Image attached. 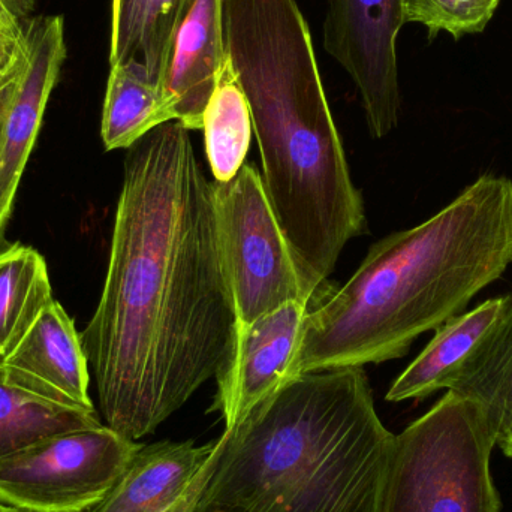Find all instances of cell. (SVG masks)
Wrapping results in <instances>:
<instances>
[{
  "label": "cell",
  "mask_w": 512,
  "mask_h": 512,
  "mask_svg": "<svg viewBox=\"0 0 512 512\" xmlns=\"http://www.w3.org/2000/svg\"><path fill=\"white\" fill-rule=\"evenodd\" d=\"M236 325L212 182L171 120L126 153L104 288L80 334L105 424L155 433L216 378Z\"/></svg>",
  "instance_id": "cell-1"
},
{
  "label": "cell",
  "mask_w": 512,
  "mask_h": 512,
  "mask_svg": "<svg viewBox=\"0 0 512 512\" xmlns=\"http://www.w3.org/2000/svg\"><path fill=\"white\" fill-rule=\"evenodd\" d=\"M512 264V182L483 174L417 227L379 240L307 309L288 379L405 357Z\"/></svg>",
  "instance_id": "cell-2"
},
{
  "label": "cell",
  "mask_w": 512,
  "mask_h": 512,
  "mask_svg": "<svg viewBox=\"0 0 512 512\" xmlns=\"http://www.w3.org/2000/svg\"><path fill=\"white\" fill-rule=\"evenodd\" d=\"M227 53L251 110L262 179L312 297L366 231L361 192L295 0H224Z\"/></svg>",
  "instance_id": "cell-3"
},
{
  "label": "cell",
  "mask_w": 512,
  "mask_h": 512,
  "mask_svg": "<svg viewBox=\"0 0 512 512\" xmlns=\"http://www.w3.org/2000/svg\"><path fill=\"white\" fill-rule=\"evenodd\" d=\"M195 512H381L396 435L364 367L283 382L233 430Z\"/></svg>",
  "instance_id": "cell-4"
},
{
  "label": "cell",
  "mask_w": 512,
  "mask_h": 512,
  "mask_svg": "<svg viewBox=\"0 0 512 512\" xmlns=\"http://www.w3.org/2000/svg\"><path fill=\"white\" fill-rule=\"evenodd\" d=\"M495 447L480 403L447 391L396 435L381 512H502Z\"/></svg>",
  "instance_id": "cell-5"
},
{
  "label": "cell",
  "mask_w": 512,
  "mask_h": 512,
  "mask_svg": "<svg viewBox=\"0 0 512 512\" xmlns=\"http://www.w3.org/2000/svg\"><path fill=\"white\" fill-rule=\"evenodd\" d=\"M216 234L237 324L249 325L288 303H310L262 174L245 164L228 182H212Z\"/></svg>",
  "instance_id": "cell-6"
},
{
  "label": "cell",
  "mask_w": 512,
  "mask_h": 512,
  "mask_svg": "<svg viewBox=\"0 0 512 512\" xmlns=\"http://www.w3.org/2000/svg\"><path fill=\"white\" fill-rule=\"evenodd\" d=\"M143 445L107 424L39 439L0 457V504L23 512H90Z\"/></svg>",
  "instance_id": "cell-7"
},
{
  "label": "cell",
  "mask_w": 512,
  "mask_h": 512,
  "mask_svg": "<svg viewBox=\"0 0 512 512\" xmlns=\"http://www.w3.org/2000/svg\"><path fill=\"white\" fill-rule=\"evenodd\" d=\"M403 24L402 0H328L324 48L357 86L373 138L399 123L396 47Z\"/></svg>",
  "instance_id": "cell-8"
},
{
  "label": "cell",
  "mask_w": 512,
  "mask_h": 512,
  "mask_svg": "<svg viewBox=\"0 0 512 512\" xmlns=\"http://www.w3.org/2000/svg\"><path fill=\"white\" fill-rule=\"evenodd\" d=\"M23 26L26 62L0 84V237L68 56L62 15H33Z\"/></svg>",
  "instance_id": "cell-9"
},
{
  "label": "cell",
  "mask_w": 512,
  "mask_h": 512,
  "mask_svg": "<svg viewBox=\"0 0 512 512\" xmlns=\"http://www.w3.org/2000/svg\"><path fill=\"white\" fill-rule=\"evenodd\" d=\"M309 304H285L249 325H236L230 352L216 375L213 411L225 430L239 426L252 409L288 381L289 367Z\"/></svg>",
  "instance_id": "cell-10"
},
{
  "label": "cell",
  "mask_w": 512,
  "mask_h": 512,
  "mask_svg": "<svg viewBox=\"0 0 512 512\" xmlns=\"http://www.w3.org/2000/svg\"><path fill=\"white\" fill-rule=\"evenodd\" d=\"M6 376L39 396L95 409L89 396L90 369L74 319L51 300L26 336L2 361Z\"/></svg>",
  "instance_id": "cell-11"
},
{
  "label": "cell",
  "mask_w": 512,
  "mask_h": 512,
  "mask_svg": "<svg viewBox=\"0 0 512 512\" xmlns=\"http://www.w3.org/2000/svg\"><path fill=\"white\" fill-rule=\"evenodd\" d=\"M227 57L224 0H189L161 86L171 117L189 131L203 129Z\"/></svg>",
  "instance_id": "cell-12"
},
{
  "label": "cell",
  "mask_w": 512,
  "mask_h": 512,
  "mask_svg": "<svg viewBox=\"0 0 512 512\" xmlns=\"http://www.w3.org/2000/svg\"><path fill=\"white\" fill-rule=\"evenodd\" d=\"M218 441L143 445L110 495L90 512H158L173 504L212 459Z\"/></svg>",
  "instance_id": "cell-13"
},
{
  "label": "cell",
  "mask_w": 512,
  "mask_h": 512,
  "mask_svg": "<svg viewBox=\"0 0 512 512\" xmlns=\"http://www.w3.org/2000/svg\"><path fill=\"white\" fill-rule=\"evenodd\" d=\"M505 303L507 295L490 298L471 312L445 322L435 331L429 345L393 382L385 399L393 403L421 400L438 391L450 390L463 361L501 315Z\"/></svg>",
  "instance_id": "cell-14"
},
{
  "label": "cell",
  "mask_w": 512,
  "mask_h": 512,
  "mask_svg": "<svg viewBox=\"0 0 512 512\" xmlns=\"http://www.w3.org/2000/svg\"><path fill=\"white\" fill-rule=\"evenodd\" d=\"M480 403L504 450L512 442V291L501 315L463 361L450 390Z\"/></svg>",
  "instance_id": "cell-15"
},
{
  "label": "cell",
  "mask_w": 512,
  "mask_h": 512,
  "mask_svg": "<svg viewBox=\"0 0 512 512\" xmlns=\"http://www.w3.org/2000/svg\"><path fill=\"white\" fill-rule=\"evenodd\" d=\"M189 0H111L110 66L135 62L162 86Z\"/></svg>",
  "instance_id": "cell-16"
},
{
  "label": "cell",
  "mask_w": 512,
  "mask_h": 512,
  "mask_svg": "<svg viewBox=\"0 0 512 512\" xmlns=\"http://www.w3.org/2000/svg\"><path fill=\"white\" fill-rule=\"evenodd\" d=\"M171 120L161 87L152 83L143 65L128 62L110 66L101 120L105 149L128 150Z\"/></svg>",
  "instance_id": "cell-17"
},
{
  "label": "cell",
  "mask_w": 512,
  "mask_h": 512,
  "mask_svg": "<svg viewBox=\"0 0 512 512\" xmlns=\"http://www.w3.org/2000/svg\"><path fill=\"white\" fill-rule=\"evenodd\" d=\"M101 424L96 409L65 405L26 390L8 378L0 364V457L57 433Z\"/></svg>",
  "instance_id": "cell-18"
},
{
  "label": "cell",
  "mask_w": 512,
  "mask_h": 512,
  "mask_svg": "<svg viewBox=\"0 0 512 512\" xmlns=\"http://www.w3.org/2000/svg\"><path fill=\"white\" fill-rule=\"evenodd\" d=\"M53 300L47 262L30 246L0 251V364Z\"/></svg>",
  "instance_id": "cell-19"
},
{
  "label": "cell",
  "mask_w": 512,
  "mask_h": 512,
  "mask_svg": "<svg viewBox=\"0 0 512 512\" xmlns=\"http://www.w3.org/2000/svg\"><path fill=\"white\" fill-rule=\"evenodd\" d=\"M206 153L218 182L233 179L246 164L252 138V117L230 57L222 66L215 92L204 111Z\"/></svg>",
  "instance_id": "cell-20"
},
{
  "label": "cell",
  "mask_w": 512,
  "mask_h": 512,
  "mask_svg": "<svg viewBox=\"0 0 512 512\" xmlns=\"http://www.w3.org/2000/svg\"><path fill=\"white\" fill-rule=\"evenodd\" d=\"M501 0H402L403 23L427 27L429 42L441 30L456 41L466 35H478L492 21Z\"/></svg>",
  "instance_id": "cell-21"
},
{
  "label": "cell",
  "mask_w": 512,
  "mask_h": 512,
  "mask_svg": "<svg viewBox=\"0 0 512 512\" xmlns=\"http://www.w3.org/2000/svg\"><path fill=\"white\" fill-rule=\"evenodd\" d=\"M27 59V41L23 21L14 15L0 27V84L24 65Z\"/></svg>",
  "instance_id": "cell-22"
},
{
  "label": "cell",
  "mask_w": 512,
  "mask_h": 512,
  "mask_svg": "<svg viewBox=\"0 0 512 512\" xmlns=\"http://www.w3.org/2000/svg\"><path fill=\"white\" fill-rule=\"evenodd\" d=\"M225 442H227V438H225L224 433H222L221 438L218 439V448H216L212 459L198 472L197 477L189 484L188 489H186L173 504L162 508V510L158 512H195V508L198 507V502H200L201 496H203L210 478L213 477L216 468H218L219 459H221L222 451H224L225 448Z\"/></svg>",
  "instance_id": "cell-23"
},
{
  "label": "cell",
  "mask_w": 512,
  "mask_h": 512,
  "mask_svg": "<svg viewBox=\"0 0 512 512\" xmlns=\"http://www.w3.org/2000/svg\"><path fill=\"white\" fill-rule=\"evenodd\" d=\"M0 2L20 21L33 17L35 12L36 0H0Z\"/></svg>",
  "instance_id": "cell-24"
},
{
  "label": "cell",
  "mask_w": 512,
  "mask_h": 512,
  "mask_svg": "<svg viewBox=\"0 0 512 512\" xmlns=\"http://www.w3.org/2000/svg\"><path fill=\"white\" fill-rule=\"evenodd\" d=\"M11 15V12H9L8 9L3 6V3L0 2V27L3 26V23H5Z\"/></svg>",
  "instance_id": "cell-25"
},
{
  "label": "cell",
  "mask_w": 512,
  "mask_h": 512,
  "mask_svg": "<svg viewBox=\"0 0 512 512\" xmlns=\"http://www.w3.org/2000/svg\"><path fill=\"white\" fill-rule=\"evenodd\" d=\"M0 512H23L17 510V508L8 507V505L0 504Z\"/></svg>",
  "instance_id": "cell-26"
},
{
  "label": "cell",
  "mask_w": 512,
  "mask_h": 512,
  "mask_svg": "<svg viewBox=\"0 0 512 512\" xmlns=\"http://www.w3.org/2000/svg\"><path fill=\"white\" fill-rule=\"evenodd\" d=\"M502 451H504L505 456L512 459V442H510V444H508L507 447H505Z\"/></svg>",
  "instance_id": "cell-27"
}]
</instances>
